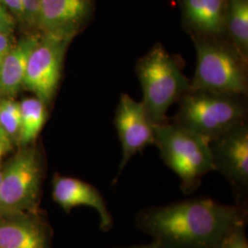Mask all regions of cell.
<instances>
[{"label": "cell", "mask_w": 248, "mask_h": 248, "mask_svg": "<svg viewBox=\"0 0 248 248\" xmlns=\"http://www.w3.org/2000/svg\"><path fill=\"white\" fill-rule=\"evenodd\" d=\"M141 226L166 248H215L237 229V208L197 200L155 208L141 217Z\"/></svg>", "instance_id": "cell-1"}, {"label": "cell", "mask_w": 248, "mask_h": 248, "mask_svg": "<svg viewBox=\"0 0 248 248\" xmlns=\"http://www.w3.org/2000/svg\"><path fill=\"white\" fill-rule=\"evenodd\" d=\"M197 53L195 74L190 89L215 94H248V62L225 38L192 36Z\"/></svg>", "instance_id": "cell-2"}, {"label": "cell", "mask_w": 248, "mask_h": 248, "mask_svg": "<svg viewBox=\"0 0 248 248\" xmlns=\"http://www.w3.org/2000/svg\"><path fill=\"white\" fill-rule=\"evenodd\" d=\"M135 71L142 86V103L155 124L167 122L169 108L190 89L177 61L157 44L141 57Z\"/></svg>", "instance_id": "cell-3"}, {"label": "cell", "mask_w": 248, "mask_h": 248, "mask_svg": "<svg viewBox=\"0 0 248 248\" xmlns=\"http://www.w3.org/2000/svg\"><path fill=\"white\" fill-rule=\"evenodd\" d=\"M244 98L189 89L178 101L174 124L210 142L245 123L247 105Z\"/></svg>", "instance_id": "cell-4"}, {"label": "cell", "mask_w": 248, "mask_h": 248, "mask_svg": "<svg viewBox=\"0 0 248 248\" xmlns=\"http://www.w3.org/2000/svg\"><path fill=\"white\" fill-rule=\"evenodd\" d=\"M155 144L185 188H189L214 170L210 143L176 124H155Z\"/></svg>", "instance_id": "cell-5"}, {"label": "cell", "mask_w": 248, "mask_h": 248, "mask_svg": "<svg viewBox=\"0 0 248 248\" xmlns=\"http://www.w3.org/2000/svg\"><path fill=\"white\" fill-rule=\"evenodd\" d=\"M71 41L43 33L30 55L23 86L45 104L51 102L57 90L63 58Z\"/></svg>", "instance_id": "cell-6"}, {"label": "cell", "mask_w": 248, "mask_h": 248, "mask_svg": "<svg viewBox=\"0 0 248 248\" xmlns=\"http://www.w3.org/2000/svg\"><path fill=\"white\" fill-rule=\"evenodd\" d=\"M42 164L37 151L24 149L2 171L0 210L17 211L35 204L41 184Z\"/></svg>", "instance_id": "cell-7"}, {"label": "cell", "mask_w": 248, "mask_h": 248, "mask_svg": "<svg viewBox=\"0 0 248 248\" xmlns=\"http://www.w3.org/2000/svg\"><path fill=\"white\" fill-rule=\"evenodd\" d=\"M123 156L119 167L120 176L123 169L133 156L146 146L155 144V125L142 101H135L123 94L117 107L114 120Z\"/></svg>", "instance_id": "cell-8"}, {"label": "cell", "mask_w": 248, "mask_h": 248, "mask_svg": "<svg viewBox=\"0 0 248 248\" xmlns=\"http://www.w3.org/2000/svg\"><path fill=\"white\" fill-rule=\"evenodd\" d=\"M94 8L95 0H41L38 29L72 40L89 23Z\"/></svg>", "instance_id": "cell-9"}, {"label": "cell", "mask_w": 248, "mask_h": 248, "mask_svg": "<svg viewBox=\"0 0 248 248\" xmlns=\"http://www.w3.org/2000/svg\"><path fill=\"white\" fill-rule=\"evenodd\" d=\"M214 169L231 181L245 185L248 181V129L247 124L233 127L209 142Z\"/></svg>", "instance_id": "cell-10"}, {"label": "cell", "mask_w": 248, "mask_h": 248, "mask_svg": "<svg viewBox=\"0 0 248 248\" xmlns=\"http://www.w3.org/2000/svg\"><path fill=\"white\" fill-rule=\"evenodd\" d=\"M53 198L67 213L79 206L96 210L100 218V225L104 230L112 225V219L103 197L97 188L85 181L73 177H56L53 180Z\"/></svg>", "instance_id": "cell-11"}, {"label": "cell", "mask_w": 248, "mask_h": 248, "mask_svg": "<svg viewBox=\"0 0 248 248\" xmlns=\"http://www.w3.org/2000/svg\"><path fill=\"white\" fill-rule=\"evenodd\" d=\"M226 9L227 0H182L185 25L195 37L225 38Z\"/></svg>", "instance_id": "cell-12"}, {"label": "cell", "mask_w": 248, "mask_h": 248, "mask_svg": "<svg viewBox=\"0 0 248 248\" xmlns=\"http://www.w3.org/2000/svg\"><path fill=\"white\" fill-rule=\"evenodd\" d=\"M40 37L25 36L13 45L0 65V94L12 96L23 87L28 61Z\"/></svg>", "instance_id": "cell-13"}, {"label": "cell", "mask_w": 248, "mask_h": 248, "mask_svg": "<svg viewBox=\"0 0 248 248\" xmlns=\"http://www.w3.org/2000/svg\"><path fill=\"white\" fill-rule=\"evenodd\" d=\"M0 248H50L45 227L31 218L0 221Z\"/></svg>", "instance_id": "cell-14"}, {"label": "cell", "mask_w": 248, "mask_h": 248, "mask_svg": "<svg viewBox=\"0 0 248 248\" xmlns=\"http://www.w3.org/2000/svg\"><path fill=\"white\" fill-rule=\"evenodd\" d=\"M225 38L248 60V0H227Z\"/></svg>", "instance_id": "cell-15"}, {"label": "cell", "mask_w": 248, "mask_h": 248, "mask_svg": "<svg viewBox=\"0 0 248 248\" xmlns=\"http://www.w3.org/2000/svg\"><path fill=\"white\" fill-rule=\"evenodd\" d=\"M20 131L18 141L22 144L33 142L42 131L47 118L46 104L37 98H25L19 103Z\"/></svg>", "instance_id": "cell-16"}, {"label": "cell", "mask_w": 248, "mask_h": 248, "mask_svg": "<svg viewBox=\"0 0 248 248\" xmlns=\"http://www.w3.org/2000/svg\"><path fill=\"white\" fill-rule=\"evenodd\" d=\"M20 120L19 103L10 99H0V125L11 142L18 141Z\"/></svg>", "instance_id": "cell-17"}, {"label": "cell", "mask_w": 248, "mask_h": 248, "mask_svg": "<svg viewBox=\"0 0 248 248\" xmlns=\"http://www.w3.org/2000/svg\"><path fill=\"white\" fill-rule=\"evenodd\" d=\"M23 9L24 23L28 26L36 27L38 29L41 0H20Z\"/></svg>", "instance_id": "cell-18"}, {"label": "cell", "mask_w": 248, "mask_h": 248, "mask_svg": "<svg viewBox=\"0 0 248 248\" xmlns=\"http://www.w3.org/2000/svg\"><path fill=\"white\" fill-rule=\"evenodd\" d=\"M15 18L0 1V33H13Z\"/></svg>", "instance_id": "cell-19"}, {"label": "cell", "mask_w": 248, "mask_h": 248, "mask_svg": "<svg viewBox=\"0 0 248 248\" xmlns=\"http://www.w3.org/2000/svg\"><path fill=\"white\" fill-rule=\"evenodd\" d=\"M221 248H248V242L244 233L236 229L223 241Z\"/></svg>", "instance_id": "cell-20"}, {"label": "cell", "mask_w": 248, "mask_h": 248, "mask_svg": "<svg viewBox=\"0 0 248 248\" xmlns=\"http://www.w3.org/2000/svg\"><path fill=\"white\" fill-rule=\"evenodd\" d=\"M15 45L12 33H0V65Z\"/></svg>", "instance_id": "cell-21"}, {"label": "cell", "mask_w": 248, "mask_h": 248, "mask_svg": "<svg viewBox=\"0 0 248 248\" xmlns=\"http://www.w3.org/2000/svg\"><path fill=\"white\" fill-rule=\"evenodd\" d=\"M0 1L12 14V16L15 18V19L24 22L23 9H22L20 0H0Z\"/></svg>", "instance_id": "cell-22"}, {"label": "cell", "mask_w": 248, "mask_h": 248, "mask_svg": "<svg viewBox=\"0 0 248 248\" xmlns=\"http://www.w3.org/2000/svg\"><path fill=\"white\" fill-rule=\"evenodd\" d=\"M0 142L3 143V145L6 147L7 150L9 151L11 148L12 142L9 140V138L7 136V134L3 131L1 125H0Z\"/></svg>", "instance_id": "cell-23"}, {"label": "cell", "mask_w": 248, "mask_h": 248, "mask_svg": "<svg viewBox=\"0 0 248 248\" xmlns=\"http://www.w3.org/2000/svg\"><path fill=\"white\" fill-rule=\"evenodd\" d=\"M7 149H6V147L3 145V143L0 142V161L2 159V156H3V155L7 152Z\"/></svg>", "instance_id": "cell-24"}, {"label": "cell", "mask_w": 248, "mask_h": 248, "mask_svg": "<svg viewBox=\"0 0 248 248\" xmlns=\"http://www.w3.org/2000/svg\"><path fill=\"white\" fill-rule=\"evenodd\" d=\"M164 248L163 246H161L159 244H155V245H153V246H148V247H142V248Z\"/></svg>", "instance_id": "cell-25"}, {"label": "cell", "mask_w": 248, "mask_h": 248, "mask_svg": "<svg viewBox=\"0 0 248 248\" xmlns=\"http://www.w3.org/2000/svg\"><path fill=\"white\" fill-rule=\"evenodd\" d=\"M1 181H2V171L0 170V185H1Z\"/></svg>", "instance_id": "cell-26"}]
</instances>
